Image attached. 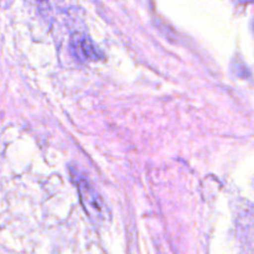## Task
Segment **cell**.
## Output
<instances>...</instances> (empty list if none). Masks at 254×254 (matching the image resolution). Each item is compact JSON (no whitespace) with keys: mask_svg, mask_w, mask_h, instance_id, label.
<instances>
[{"mask_svg":"<svg viewBox=\"0 0 254 254\" xmlns=\"http://www.w3.org/2000/svg\"><path fill=\"white\" fill-rule=\"evenodd\" d=\"M72 179L76 184L77 190L79 193V200H81L82 206L88 213L91 218H102L103 216V201L97 190L94 189L93 184L88 180L84 175L79 173L72 171Z\"/></svg>","mask_w":254,"mask_h":254,"instance_id":"cell-1","label":"cell"},{"mask_svg":"<svg viewBox=\"0 0 254 254\" xmlns=\"http://www.w3.org/2000/svg\"><path fill=\"white\" fill-rule=\"evenodd\" d=\"M31 2H34V4L39 5V6H45V5L47 4V0H30Z\"/></svg>","mask_w":254,"mask_h":254,"instance_id":"cell-3","label":"cell"},{"mask_svg":"<svg viewBox=\"0 0 254 254\" xmlns=\"http://www.w3.org/2000/svg\"><path fill=\"white\" fill-rule=\"evenodd\" d=\"M71 45L74 55L78 56L81 61H98L103 57L101 50H98L94 42L84 35H74Z\"/></svg>","mask_w":254,"mask_h":254,"instance_id":"cell-2","label":"cell"}]
</instances>
